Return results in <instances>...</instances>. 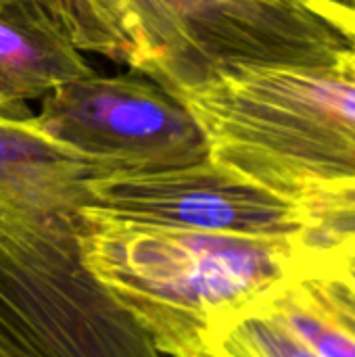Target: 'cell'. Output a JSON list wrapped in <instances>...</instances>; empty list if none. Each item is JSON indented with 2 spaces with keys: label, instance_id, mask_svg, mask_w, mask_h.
I'll return each instance as SVG.
<instances>
[{
  "label": "cell",
  "instance_id": "1",
  "mask_svg": "<svg viewBox=\"0 0 355 357\" xmlns=\"http://www.w3.org/2000/svg\"><path fill=\"white\" fill-rule=\"evenodd\" d=\"M80 257L161 357H203L218 320L297 276L295 241L132 224L86 209Z\"/></svg>",
  "mask_w": 355,
  "mask_h": 357
},
{
  "label": "cell",
  "instance_id": "2",
  "mask_svg": "<svg viewBox=\"0 0 355 357\" xmlns=\"http://www.w3.org/2000/svg\"><path fill=\"white\" fill-rule=\"evenodd\" d=\"M69 42L180 96L245 67L331 69L352 42L308 6L268 0H40Z\"/></svg>",
  "mask_w": 355,
  "mask_h": 357
},
{
  "label": "cell",
  "instance_id": "3",
  "mask_svg": "<svg viewBox=\"0 0 355 357\" xmlns=\"http://www.w3.org/2000/svg\"><path fill=\"white\" fill-rule=\"evenodd\" d=\"M178 98L209 159L278 197L355 182V88L331 69L245 67Z\"/></svg>",
  "mask_w": 355,
  "mask_h": 357
},
{
  "label": "cell",
  "instance_id": "4",
  "mask_svg": "<svg viewBox=\"0 0 355 357\" xmlns=\"http://www.w3.org/2000/svg\"><path fill=\"white\" fill-rule=\"evenodd\" d=\"M33 121L54 142L109 159L119 172L180 167L209 157L207 138L184 100L136 71L65 84L40 98Z\"/></svg>",
  "mask_w": 355,
  "mask_h": 357
},
{
  "label": "cell",
  "instance_id": "5",
  "mask_svg": "<svg viewBox=\"0 0 355 357\" xmlns=\"http://www.w3.org/2000/svg\"><path fill=\"white\" fill-rule=\"evenodd\" d=\"M88 192L86 211L132 224L278 241H297L303 228L293 201L209 157L180 167L111 172L94 178Z\"/></svg>",
  "mask_w": 355,
  "mask_h": 357
},
{
  "label": "cell",
  "instance_id": "6",
  "mask_svg": "<svg viewBox=\"0 0 355 357\" xmlns=\"http://www.w3.org/2000/svg\"><path fill=\"white\" fill-rule=\"evenodd\" d=\"M92 73L40 0H0V121L31 119L29 100Z\"/></svg>",
  "mask_w": 355,
  "mask_h": 357
},
{
  "label": "cell",
  "instance_id": "7",
  "mask_svg": "<svg viewBox=\"0 0 355 357\" xmlns=\"http://www.w3.org/2000/svg\"><path fill=\"white\" fill-rule=\"evenodd\" d=\"M293 203L303 226L297 274L355 259V182L305 190Z\"/></svg>",
  "mask_w": 355,
  "mask_h": 357
},
{
  "label": "cell",
  "instance_id": "8",
  "mask_svg": "<svg viewBox=\"0 0 355 357\" xmlns=\"http://www.w3.org/2000/svg\"><path fill=\"white\" fill-rule=\"evenodd\" d=\"M203 357H316L264 307L251 303L218 320L203 339Z\"/></svg>",
  "mask_w": 355,
  "mask_h": 357
},
{
  "label": "cell",
  "instance_id": "9",
  "mask_svg": "<svg viewBox=\"0 0 355 357\" xmlns=\"http://www.w3.org/2000/svg\"><path fill=\"white\" fill-rule=\"evenodd\" d=\"M316 357H355V339L305 305L291 280L255 301Z\"/></svg>",
  "mask_w": 355,
  "mask_h": 357
},
{
  "label": "cell",
  "instance_id": "10",
  "mask_svg": "<svg viewBox=\"0 0 355 357\" xmlns=\"http://www.w3.org/2000/svg\"><path fill=\"white\" fill-rule=\"evenodd\" d=\"M297 297L355 339V284L335 272H303L291 278Z\"/></svg>",
  "mask_w": 355,
  "mask_h": 357
},
{
  "label": "cell",
  "instance_id": "11",
  "mask_svg": "<svg viewBox=\"0 0 355 357\" xmlns=\"http://www.w3.org/2000/svg\"><path fill=\"white\" fill-rule=\"evenodd\" d=\"M314 8L339 25L347 36L355 31V0H312Z\"/></svg>",
  "mask_w": 355,
  "mask_h": 357
},
{
  "label": "cell",
  "instance_id": "12",
  "mask_svg": "<svg viewBox=\"0 0 355 357\" xmlns=\"http://www.w3.org/2000/svg\"><path fill=\"white\" fill-rule=\"evenodd\" d=\"M331 71L339 77V79H343L345 84H349V86H354L355 88V42L352 40L339 54H337V59H335V63H333V67H331Z\"/></svg>",
  "mask_w": 355,
  "mask_h": 357
},
{
  "label": "cell",
  "instance_id": "13",
  "mask_svg": "<svg viewBox=\"0 0 355 357\" xmlns=\"http://www.w3.org/2000/svg\"><path fill=\"white\" fill-rule=\"evenodd\" d=\"M310 272H335V274L343 276L345 280H349V282L355 284V259L339 261V264H333V266H326V268H318V270H310Z\"/></svg>",
  "mask_w": 355,
  "mask_h": 357
},
{
  "label": "cell",
  "instance_id": "14",
  "mask_svg": "<svg viewBox=\"0 0 355 357\" xmlns=\"http://www.w3.org/2000/svg\"><path fill=\"white\" fill-rule=\"evenodd\" d=\"M268 2H280V4H295V6H308V8H314L312 0H268ZM316 10V8H314Z\"/></svg>",
  "mask_w": 355,
  "mask_h": 357
},
{
  "label": "cell",
  "instance_id": "15",
  "mask_svg": "<svg viewBox=\"0 0 355 357\" xmlns=\"http://www.w3.org/2000/svg\"><path fill=\"white\" fill-rule=\"evenodd\" d=\"M0 357H21V356H17L10 347H6L4 343H0Z\"/></svg>",
  "mask_w": 355,
  "mask_h": 357
},
{
  "label": "cell",
  "instance_id": "16",
  "mask_svg": "<svg viewBox=\"0 0 355 357\" xmlns=\"http://www.w3.org/2000/svg\"><path fill=\"white\" fill-rule=\"evenodd\" d=\"M349 38H352V40H354V42H355V31H354V33H352V36H349Z\"/></svg>",
  "mask_w": 355,
  "mask_h": 357
}]
</instances>
